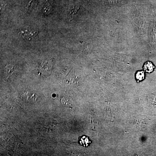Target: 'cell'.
I'll return each instance as SVG.
<instances>
[{"label": "cell", "mask_w": 156, "mask_h": 156, "mask_svg": "<svg viewBox=\"0 0 156 156\" xmlns=\"http://www.w3.org/2000/svg\"><path fill=\"white\" fill-rule=\"evenodd\" d=\"M79 143L80 145L84 147H87L90 145L91 141L88 136L83 135L79 138Z\"/></svg>", "instance_id": "obj_2"}, {"label": "cell", "mask_w": 156, "mask_h": 156, "mask_svg": "<svg viewBox=\"0 0 156 156\" xmlns=\"http://www.w3.org/2000/svg\"><path fill=\"white\" fill-rule=\"evenodd\" d=\"M136 79L137 80V82H139L140 81L143 80L144 79L145 77V74H144V71H138L136 73Z\"/></svg>", "instance_id": "obj_4"}, {"label": "cell", "mask_w": 156, "mask_h": 156, "mask_svg": "<svg viewBox=\"0 0 156 156\" xmlns=\"http://www.w3.org/2000/svg\"><path fill=\"white\" fill-rule=\"evenodd\" d=\"M38 33V30H33L30 29H28L21 30L19 34L20 36L22 37L23 39L30 41L36 37Z\"/></svg>", "instance_id": "obj_1"}, {"label": "cell", "mask_w": 156, "mask_h": 156, "mask_svg": "<svg viewBox=\"0 0 156 156\" xmlns=\"http://www.w3.org/2000/svg\"><path fill=\"white\" fill-rule=\"evenodd\" d=\"M154 66L151 62H147L144 66V69L146 72L151 73L153 71Z\"/></svg>", "instance_id": "obj_3"}]
</instances>
